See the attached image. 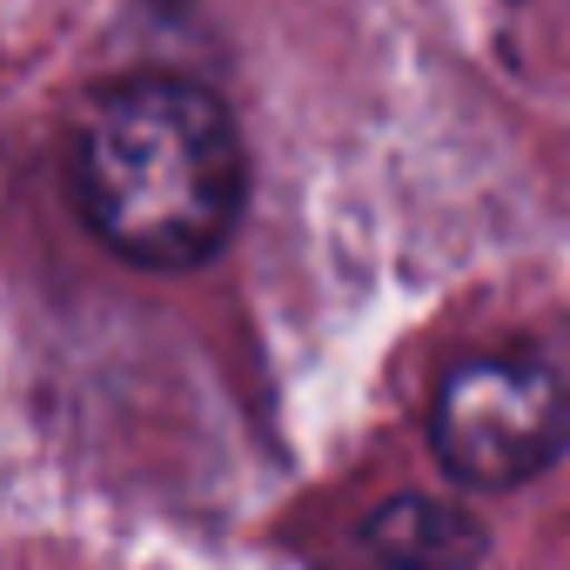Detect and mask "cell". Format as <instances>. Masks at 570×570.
I'll return each mask as SVG.
<instances>
[{
  "mask_svg": "<svg viewBox=\"0 0 570 570\" xmlns=\"http://www.w3.org/2000/svg\"><path fill=\"white\" fill-rule=\"evenodd\" d=\"M363 537L396 570H450V563L476 557V523L450 503H430V497H396L383 517H370Z\"/></svg>",
  "mask_w": 570,
  "mask_h": 570,
  "instance_id": "cell-3",
  "label": "cell"
},
{
  "mask_svg": "<svg viewBox=\"0 0 570 570\" xmlns=\"http://www.w3.org/2000/svg\"><path fill=\"white\" fill-rule=\"evenodd\" d=\"M75 208L101 248L135 268H202L248 195V155L235 115L168 75L108 88L68 161Z\"/></svg>",
  "mask_w": 570,
  "mask_h": 570,
  "instance_id": "cell-1",
  "label": "cell"
},
{
  "mask_svg": "<svg viewBox=\"0 0 570 570\" xmlns=\"http://www.w3.org/2000/svg\"><path fill=\"white\" fill-rule=\"evenodd\" d=\"M430 443L456 483L517 490L570 450V383L537 356H470L430 396Z\"/></svg>",
  "mask_w": 570,
  "mask_h": 570,
  "instance_id": "cell-2",
  "label": "cell"
}]
</instances>
